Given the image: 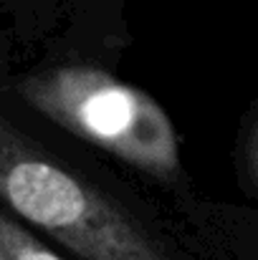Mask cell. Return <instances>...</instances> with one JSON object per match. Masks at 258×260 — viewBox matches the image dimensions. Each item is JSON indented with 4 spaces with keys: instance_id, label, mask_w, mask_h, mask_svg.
<instances>
[{
    "instance_id": "6da1fadb",
    "label": "cell",
    "mask_w": 258,
    "mask_h": 260,
    "mask_svg": "<svg viewBox=\"0 0 258 260\" xmlns=\"http://www.w3.org/2000/svg\"><path fill=\"white\" fill-rule=\"evenodd\" d=\"M0 202L81 260H182L117 197L0 116Z\"/></svg>"
},
{
    "instance_id": "7a4b0ae2",
    "label": "cell",
    "mask_w": 258,
    "mask_h": 260,
    "mask_svg": "<svg viewBox=\"0 0 258 260\" xmlns=\"http://www.w3.org/2000/svg\"><path fill=\"white\" fill-rule=\"evenodd\" d=\"M20 99L74 137L157 179L180 174V139L167 111L142 88L84 63L20 81Z\"/></svg>"
},
{
    "instance_id": "3957f363",
    "label": "cell",
    "mask_w": 258,
    "mask_h": 260,
    "mask_svg": "<svg viewBox=\"0 0 258 260\" xmlns=\"http://www.w3.org/2000/svg\"><path fill=\"white\" fill-rule=\"evenodd\" d=\"M0 260H66L0 207Z\"/></svg>"
},
{
    "instance_id": "277c9868",
    "label": "cell",
    "mask_w": 258,
    "mask_h": 260,
    "mask_svg": "<svg viewBox=\"0 0 258 260\" xmlns=\"http://www.w3.org/2000/svg\"><path fill=\"white\" fill-rule=\"evenodd\" d=\"M246 170H248L251 182L258 187V119L253 121L248 139H246Z\"/></svg>"
},
{
    "instance_id": "5b68a950",
    "label": "cell",
    "mask_w": 258,
    "mask_h": 260,
    "mask_svg": "<svg viewBox=\"0 0 258 260\" xmlns=\"http://www.w3.org/2000/svg\"><path fill=\"white\" fill-rule=\"evenodd\" d=\"M243 258L246 260H258V235L251 238L246 245H243Z\"/></svg>"
}]
</instances>
